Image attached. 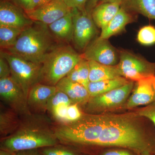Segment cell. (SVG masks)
<instances>
[{"label": "cell", "instance_id": "cell-11", "mask_svg": "<svg viewBox=\"0 0 155 155\" xmlns=\"http://www.w3.org/2000/svg\"><path fill=\"white\" fill-rule=\"evenodd\" d=\"M82 58L108 66H116L119 63V52L108 39L97 37L81 54Z\"/></svg>", "mask_w": 155, "mask_h": 155}, {"label": "cell", "instance_id": "cell-5", "mask_svg": "<svg viewBox=\"0 0 155 155\" xmlns=\"http://www.w3.org/2000/svg\"><path fill=\"white\" fill-rule=\"evenodd\" d=\"M82 59L69 45H57L48 53L41 64L39 83L56 86Z\"/></svg>", "mask_w": 155, "mask_h": 155}, {"label": "cell", "instance_id": "cell-32", "mask_svg": "<svg viewBox=\"0 0 155 155\" xmlns=\"http://www.w3.org/2000/svg\"><path fill=\"white\" fill-rule=\"evenodd\" d=\"M65 4L71 9L77 8L81 11L86 10L88 0H63Z\"/></svg>", "mask_w": 155, "mask_h": 155}, {"label": "cell", "instance_id": "cell-26", "mask_svg": "<svg viewBox=\"0 0 155 155\" xmlns=\"http://www.w3.org/2000/svg\"><path fill=\"white\" fill-rule=\"evenodd\" d=\"M137 40L140 44L150 46L155 44V27L151 25L142 27L137 35Z\"/></svg>", "mask_w": 155, "mask_h": 155}, {"label": "cell", "instance_id": "cell-2", "mask_svg": "<svg viewBox=\"0 0 155 155\" xmlns=\"http://www.w3.org/2000/svg\"><path fill=\"white\" fill-rule=\"evenodd\" d=\"M17 130L2 139L1 149L11 153L54 146L59 140L51 119L44 114L31 113L21 117Z\"/></svg>", "mask_w": 155, "mask_h": 155}, {"label": "cell", "instance_id": "cell-29", "mask_svg": "<svg viewBox=\"0 0 155 155\" xmlns=\"http://www.w3.org/2000/svg\"><path fill=\"white\" fill-rule=\"evenodd\" d=\"M83 115L79 104H71L68 106L67 108L66 124L79 120Z\"/></svg>", "mask_w": 155, "mask_h": 155}, {"label": "cell", "instance_id": "cell-37", "mask_svg": "<svg viewBox=\"0 0 155 155\" xmlns=\"http://www.w3.org/2000/svg\"><path fill=\"white\" fill-rule=\"evenodd\" d=\"M13 153L14 155H41L37 149L20 151Z\"/></svg>", "mask_w": 155, "mask_h": 155}, {"label": "cell", "instance_id": "cell-17", "mask_svg": "<svg viewBox=\"0 0 155 155\" xmlns=\"http://www.w3.org/2000/svg\"><path fill=\"white\" fill-rule=\"evenodd\" d=\"M132 14L121 6L114 18L101 29L100 37L108 39L111 37L122 32L127 24L134 22L135 19Z\"/></svg>", "mask_w": 155, "mask_h": 155}, {"label": "cell", "instance_id": "cell-31", "mask_svg": "<svg viewBox=\"0 0 155 155\" xmlns=\"http://www.w3.org/2000/svg\"><path fill=\"white\" fill-rule=\"evenodd\" d=\"M10 65L7 60L0 55V78H6L11 76Z\"/></svg>", "mask_w": 155, "mask_h": 155}, {"label": "cell", "instance_id": "cell-15", "mask_svg": "<svg viewBox=\"0 0 155 155\" xmlns=\"http://www.w3.org/2000/svg\"><path fill=\"white\" fill-rule=\"evenodd\" d=\"M56 86L38 83L30 90L27 97V104L31 113L44 114L47 111L48 102L55 93Z\"/></svg>", "mask_w": 155, "mask_h": 155}, {"label": "cell", "instance_id": "cell-1", "mask_svg": "<svg viewBox=\"0 0 155 155\" xmlns=\"http://www.w3.org/2000/svg\"><path fill=\"white\" fill-rule=\"evenodd\" d=\"M94 146L115 147L141 155L153 153L154 146L133 114H109Z\"/></svg>", "mask_w": 155, "mask_h": 155}, {"label": "cell", "instance_id": "cell-25", "mask_svg": "<svg viewBox=\"0 0 155 155\" xmlns=\"http://www.w3.org/2000/svg\"><path fill=\"white\" fill-rule=\"evenodd\" d=\"M23 29L0 25V46L6 50L13 46Z\"/></svg>", "mask_w": 155, "mask_h": 155}, {"label": "cell", "instance_id": "cell-39", "mask_svg": "<svg viewBox=\"0 0 155 155\" xmlns=\"http://www.w3.org/2000/svg\"><path fill=\"white\" fill-rule=\"evenodd\" d=\"M0 155H14V153L1 150L0 151Z\"/></svg>", "mask_w": 155, "mask_h": 155}, {"label": "cell", "instance_id": "cell-28", "mask_svg": "<svg viewBox=\"0 0 155 155\" xmlns=\"http://www.w3.org/2000/svg\"><path fill=\"white\" fill-rule=\"evenodd\" d=\"M54 146L45 148L41 151V155H79L77 153L67 148Z\"/></svg>", "mask_w": 155, "mask_h": 155}, {"label": "cell", "instance_id": "cell-12", "mask_svg": "<svg viewBox=\"0 0 155 155\" xmlns=\"http://www.w3.org/2000/svg\"><path fill=\"white\" fill-rule=\"evenodd\" d=\"M71 10L63 0H53L44 5L25 12L33 22L48 25L67 15Z\"/></svg>", "mask_w": 155, "mask_h": 155}, {"label": "cell", "instance_id": "cell-21", "mask_svg": "<svg viewBox=\"0 0 155 155\" xmlns=\"http://www.w3.org/2000/svg\"><path fill=\"white\" fill-rule=\"evenodd\" d=\"M90 82L114 79L122 77L117 66H108L88 61Z\"/></svg>", "mask_w": 155, "mask_h": 155}, {"label": "cell", "instance_id": "cell-7", "mask_svg": "<svg viewBox=\"0 0 155 155\" xmlns=\"http://www.w3.org/2000/svg\"><path fill=\"white\" fill-rule=\"evenodd\" d=\"M116 66L121 76L130 81H137L155 75V64L126 51L119 52Z\"/></svg>", "mask_w": 155, "mask_h": 155}, {"label": "cell", "instance_id": "cell-3", "mask_svg": "<svg viewBox=\"0 0 155 155\" xmlns=\"http://www.w3.org/2000/svg\"><path fill=\"white\" fill-rule=\"evenodd\" d=\"M56 45L48 25L34 22L23 29L13 46L2 51L41 65L46 55Z\"/></svg>", "mask_w": 155, "mask_h": 155}, {"label": "cell", "instance_id": "cell-35", "mask_svg": "<svg viewBox=\"0 0 155 155\" xmlns=\"http://www.w3.org/2000/svg\"><path fill=\"white\" fill-rule=\"evenodd\" d=\"M52 1L53 0H31L29 11L44 5Z\"/></svg>", "mask_w": 155, "mask_h": 155}, {"label": "cell", "instance_id": "cell-6", "mask_svg": "<svg viewBox=\"0 0 155 155\" xmlns=\"http://www.w3.org/2000/svg\"><path fill=\"white\" fill-rule=\"evenodd\" d=\"M0 54L8 61L11 68V75L22 87L27 98L31 88L39 83L41 65L2 50H1Z\"/></svg>", "mask_w": 155, "mask_h": 155}, {"label": "cell", "instance_id": "cell-38", "mask_svg": "<svg viewBox=\"0 0 155 155\" xmlns=\"http://www.w3.org/2000/svg\"><path fill=\"white\" fill-rule=\"evenodd\" d=\"M124 0H100L99 3H116L122 4Z\"/></svg>", "mask_w": 155, "mask_h": 155}, {"label": "cell", "instance_id": "cell-36", "mask_svg": "<svg viewBox=\"0 0 155 155\" xmlns=\"http://www.w3.org/2000/svg\"><path fill=\"white\" fill-rule=\"evenodd\" d=\"M99 2L100 0H88L86 6L87 12L91 14L92 11L99 4Z\"/></svg>", "mask_w": 155, "mask_h": 155}, {"label": "cell", "instance_id": "cell-9", "mask_svg": "<svg viewBox=\"0 0 155 155\" xmlns=\"http://www.w3.org/2000/svg\"><path fill=\"white\" fill-rule=\"evenodd\" d=\"M134 83L129 81L122 86L95 97H90L84 105L88 113H98L120 107L126 101L133 91Z\"/></svg>", "mask_w": 155, "mask_h": 155}, {"label": "cell", "instance_id": "cell-24", "mask_svg": "<svg viewBox=\"0 0 155 155\" xmlns=\"http://www.w3.org/2000/svg\"><path fill=\"white\" fill-rule=\"evenodd\" d=\"M69 79L87 87L89 81L88 61L82 58L67 76Z\"/></svg>", "mask_w": 155, "mask_h": 155}, {"label": "cell", "instance_id": "cell-8", "mask_svg": "<svg viewBox=\"0 0 155 155\" xmlns=\"http://www.w3.org/2000/svg\"><path fill=\"white\" fill-rule=\"evenodd\" d=\"M73 30L72 41L75 48L84 51L89 45L97 37V26L91 14L86 10L72 9Z\"/></svg>", "mask_w": 155, "mask_h": 155}, {"label": "cell", "instance_id": "cell-20", "mask_svg": "<svg viewBox=\"0 0 155 155\" xmlns=\"http://www.w3.org/2000/svg\"><path fill=\"white\" fill-rule=\"evenodd\" d=\"M21 118L8 107L1 104L0 110V134L4 138L14 133L19 127Z\"/></svg>", "mask_w": 155, "mask_h": 155}, {"label": "cell", "instance_id": "cell-19", "mask_svg": "<svg viewBox=\"0 0 155 155\" xmlns=\"http://www.w3.org/2000/svg\"><path fill=\"white\" fill-rule=\"evenodd\" d=\"M121 4L116 3H99L91 12V16L97 27L103 29L116 15Z\"/></svg>", "mask_w": 155, "mask_h": 155}, {"label": "cell", "instance_id": "cell-16", "mask_svg": "<svg viewBox=\"0 0 155 155\" xmlns=\"http://www.w3.org/2000/svg\"><path fill=\"white\" fill-rule=\"evenodd\" d=\"M56 87L57 90L67 94L73 104L84 105L90 97L86 87L67 76L60 80Z\"/></svg>", "mask_w": 155, "mask_h": 155}, {"label": "cell", "instance_id": "cell-40", "mask_svg": "<svg viewBox=\"0 0 155 155\" xmlns=\"http://www.w3.org/2000/svg\"><path fill=\"white\" fill-rule=\"evenodd\" d=\"M153 153H150V152H146L145 153H143L141 155H153Z\"/></svg>", "mask_w": 155, "mask_h": 155}, {"label": "cell", "instance_id": "cell-34", "mask_svg": "<svg viewBox=\"0 0 155 155\" xmlns=\"http://www.w3.org/2000/svg\"><path fill=\"white\" fill-rule=\"evenodd\" d=\"M101 155H134L126 150H110L102 153Z\"/></svg>", "mask_w": 155, "mask_h": 155}, {"label": "cell", "instance_id": "cell-30", "mask_svg": "<svg viewBox=\"0 0 155 155\" xmlns=\"http://www.w3.org/2000/svg\"><path fill=\"white\" fill-rule=\"evenodd\" d=\"M137 114L138 116L144 117L151 121L155 127V101L140 109Z\"/></svg>", "mask_w": 155, "mask_h": 155}, {"label": "cell", "instance_id": "cell-23", "mask_svg": "<svg viewBox=\"0 0 155 155\" xmlns=\"http://www.w3.org/2000/svg\"><path fill=\"white\" fill-rule=\"evenodd\" d=\"M129 81H130L124 77H120L114 79L90 82L87 90L90 97L96 96L122 86Z\"/></svg>", "mask_w": 155, "mask_h": 155}, {"label": "cell", "instance_id": "cell-18", "mask_svg": "<svg viewBox=\"0 0 155 155\" xmlns=\"http://www.w3.org/2000/svg\"><path fill=\"white\" fill-rule=\"evenodd\" d=\"M48 26L51 33L57 39L67 43L71 41L73 30L72 10Z\"/></svg>", "mask_w": 155, "mask_h": 155}, {"label": "cell", "instance_id": "cell-27", "mask_svg": "<svg viewBox=\"0 0 155 155\" xmlns=\"http://www.w3.org/2000/svg\"><path fill=\"white\" fill-rule=\"evenodd\" d=\"M72 104L73 103H72V101L67 94L63 92L57 90L55 93L51 97L48 102L47 111L49 112L53 108L61 104H65L70 105Z\"/></svg>", "mask_w": 155, "mask_h": 155}, {"label": "cell", "instance_id": "cell-4", "mask_svg": "<svg viewBox=\"0 0 155 155\" xmlns=\"http://www.w3.org/2000/svg\"><path fill=\"white\" fill-rule=\"evenodd\" d=\"M109 114H84L75 122L54 127L59 141L69 144L94 146Z\"/></svg>", "mask_w": 155, "mask_h": 155}, {"label": "cell", "instance_id": "cell-10", "mask_svg": "<svg viewBox=\"0 0 155 155\" xmlns=\"http://www.w3.org/2000/svg\"><path fill=\"white\" fill-rule=\"evenodd\" d=\"M0 96L3 102L20 117L31 114L25 93L12 75L0 78Z\"/></svg>", "mask_w": 155, "mask_h": 155}, {"label": "cell", "instance_id": "cell-14", "mask_svg": "<svg viewBox=\"0 0 155 155\" xmlns=\"http://www.w3.org/2000/svg\"><path fill=\"white\" fill-rule=\"evenodd\" d=\"M33 22L21 8L9 1L1 0L0 25L24 29Z\"/></svg>", "mask_w": 155, "mask_h": 155}, {"label": "cell", "instance_id": "cell-33", "mask_svg": "<svg viewBox=\"0 0 155 155\" xmlns=\"http://www.w3.org/2000/svg\"><path fill=\"white\" fill-rule=\"evenodd\" d=\"M9 1L19 8L24 11H29L31 0H5Z\"/></svg>", "mask_w": 155, "mask_h": 155}, {"label": "cell", "instance_id": "cell-22", "mask_svg": "<svg viewBox=\"0 0 155 155\" xmlns=\"http://www.w3.org/2000/svg\"><path fill=\"white\" fill-rule=\"evenodd\" d=\"M121 6L130 13L155 20V0H124Z\"/></svg>", "mask_w": 155, "mask_h": 155}, {"label": "cell", "instance_id": "cell-13", "mask_svg": "<svg viewBox=\"0 0 155 155\" xmlns=\"http://www.w3.org/2000/svg\"><path fill=\"white\" fill-rule=\"evenodd\" d=\"M132 92L126 102V108L131 109L153 103L155 101V75L136 81Z\"/></svg>", "mask_w": 155, "mask_h": 155}]
</instances>
